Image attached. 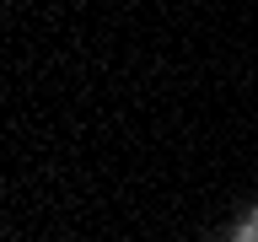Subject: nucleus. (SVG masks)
<instances>
[{"label": "nucleus", "mask_w": 258, "mask_h": 242, "mask_svg": "<svg viewBox=\"0 0 258 242\" xmlns=\"http://www.w3.org/2000/svg\"><path fill=\"white\" fill-rule=\"evenodd\" d=\"M231 242H258V210L237 221V231H231Z\"/></svg>", "instance_id": "nucleus-1"}]
</instances>
